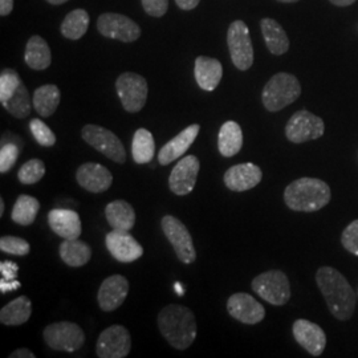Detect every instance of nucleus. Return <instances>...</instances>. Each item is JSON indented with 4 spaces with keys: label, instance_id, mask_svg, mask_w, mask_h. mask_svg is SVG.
I'll return each mask as SVG.
<instances>
[{
    "label": "nucleus",
    "instance_id": "obj_49",
    "mask_svg": "<svg viewBox=\"0 0 358 358\" xmlns=\"http://www.w3.org/2000/svg\"><path fill=\"white\" fill-rule=\"evenodd\" d=\"M48 3H51L53 6H60V4H64L68 0H47Z\"/></svg>",
    "mask_w": 358,
    "mask_h": 358
},
{
    "label": "nucleus",
    "instance_id": "obj_43",
    "mask_svg": "<svg viewBox=\"0 0 358 358\" xmlns=\"http://www.w3.org/2000/svg\"><path fill=\"white\" fill-rule=\"evenodd\" d=\"M20 287H22V284L17 282V280H6V279H3V278H1V280H0V291H1V294L13 292V291L19 289Z\"/></svg>",
    "mask_w": 358,
    "mask_h": 358
},
{
    "label": "nucleus",
    "instance_id": "obj_23",
    "mask_svg": "<svg viewBox=\"0 0 358 358\" xmlns=\"http://www.w3.org/2000/svg\"><path fill=\"white\" fill-rule=\"evenodd\" d=\"M194 75L201 90L213 92L217 88L223 76V66L220 62L213 57L199 56L195 60Z\"/></svg>",
    "mask_w": 358,
    "mask_h": 358
},
{
    "label": "nucleus",
    "instance_id": "obj_50",
    "mask_svg": "<svg viewBox=\"0 0 358 358\" xmlns=\"http://www.w3.org/2000/svg\"><path fill=\"white\" fill-rule=\"evenodd\" d=\"M4 214V201L0 199V217Z\"/></svg>",
    "mask_w": 358,
    "mask_h": 358
},
{
    "label": "nucleus",
    "instance_id": "obj_18",
    "mask_svg": "<svg viewBox=\"0 0 358 358\" xmlns=\"http://www.w3.org/2000/svg\"><path fill=\"white\" fill-rule=\"evenodd\" d=\"M129 294V282L121 275H112L103 280L99 294V307L103 312H113L121 307Z\"/></svg>",
    "mask_w": 358,
    "mask_h": 358
},
{
    "label": "nucleus",
    "instance_id": "obj_26",
    "mask_svg": "<svg viewBox=\"0 0 358 358\" xmlns=\"http://www.w3.org/2000/svg\"><path fill=\"white\" fill-rule=\"evenodd\" d=\"M260 28L266 45L272 55L280 56L289 50V38L287 36L284 28L276 20L271 17H264L260 22Z\"/></svg>",
    "mask_w": 358,
    "mask_h": 358
},
{
    "label": "nucleus",
    "instance_id": "obj_33",
    "mask_svg": "<svg viewBox=\"0 0 358 358\" xmlns=\"http://www.w3.org/2000/svg\"><path fill=\"white\" fill-rule=\"evenodd\" d=\"M1 105L10 115L19 120H23L31 115L34 101L29 97V93L24 83H22L16 90H13V94L6 101L1 103Z\"/></svg>",
    "mask_w": 358,
    "mask_h": 358
},
{
    "label": "nucleus",
    "instance_id": "obj_44",
    "mask_svg": "<svg viewBox=\"0 0 358 358\" xmlns=\"http://www.w3.org/2000/svg\"><path fill=\"white\" fill-rule=\"evenodd\" d=\"M199 1L201 0H176L177 6L183 11H192L194 8H196Z\"/></svg>",
    "mask_w": 358,
    "mask_h": 358
},
{
    "label": "nucleus",
    "instance_id": "obj_24",
    "mask_svg": "<svg viewBox=\"0 0 358 358\" xmlns=\"http://www.w3.org/2000/svg\"><path fill=\"white\" fill-rule=\"evenodd\" d=\"M243 131L238 122L227 121L222 125L217 136L219 153L226 158L234 157L242 150Z\"/></svg>",
    "mask_w": 358,
    "mask_h": 358
},
{
    "label": "nucleus",
    "instance_id": "obj_6",
    "mask_svg": "<svg viewBox=\"0 0 358 358\" xmlns=\"http://www.w3.org/2000/svg\"><path fill=\"white\" fill-rule=\"evenodd\" d=\"M83 140L115 164H125L127 152L113 131L99 125H85L81 130Z\"/></svg>",
    "mask_w": 358,
    "mask_h": 358
},
{
    "label": "nucleus",
    "instance_id": "obj_34",
    "mask_svg": "<svg viewBox=\"0 0 358 358\" xmlns=\"http://www.w3.org/2000/svg\"><path fill=\"white\" fill-rule=\"evenodd\" d=\"M38 210L40 203L36 198L31 195H20L13 205L11 217L19 226H31L36 219Z\"/></svg>",
    "mask_w": 358,
    "mask_h": 358
},
{
    "label": "nucleus",
    "instance_id": "obj_5",
    "mask_svg": "<svg viewBox=\"0 0 358 358\" xmlns=\"http://www.w3.org/2000/svg\"><path fill=\"white\" fill-rule=\"evenodd\" d=\"M252 289L272 306H284L291 299V284L287 275L279 269L260 273L252 280Z\"/></svg>",
    "mask_w": 358,
    "mask_h": 358
},
{
    "label": "nucleus",
    "instance_id": "obj_17",
    "mask_svg": "<svg viewBox=\"0 0 358 358\" xmlns=\"http://www.w3.org/2000/svg\"><path fill=\"white\" fill-rule=\"evenodd\" d=\"M292 332L299 345L303 346L313 357H319L325 350L327 336L317 324L306 319H300L294 321Z\"/></svg>",
    "mask_w": 358,
    "mask_h": 358
},
{
    "label": "nucleus",
    "instance_id": "obj_27",
    "mask_svg": "<svg viewBox=\"0 0 358 358\" xmlns=\"http://www.w3.org/2000/svg\"><path fill=\"white\" fill-rule=\"evenodd\" d=\"M24 60L31 69L44 71L52 63L51 48L41 36H32L28 40Z\"/></svg>",
    "mask_w": 358,
    "mask_h": 358
},
{
    "label": "nucleus",
    "instance_id": "obj_13",
    "mask_svg": "<svg viewBox=\"0 0 358 358\" xmlns=\"http://www.w3.org/2000/svg\"><path fill=\"white\" fill-rule=\"evenodd\" d=\"M131 350V337L122 325H112L101 332L96 353L100 358H125Z\"/></svg>",
    "mask_w": 358,
    "mask_h": 358
},
{
    "label": "nucleus",
    "instance_id": "obj_10",
    "mask_svg": "<svg viewBox=\"0 0 358 358\" xmlns=\"http://www.w3.org/2000/svg\"><path fill=\"white\" fill-rule=\"evenodd\" d=\"M325 131V124L319 115L308 110L296 112L285 127V136L288 141L294 143H304L322 137Z\"/></svg>",
    "mask_w": 358,
    "mask_h": 358
},
{
    "label": "nucleus",
    "instance_id": "obj_48",
    "mask_svg": "<svg viewBox=\"0 0 358 358\" xmlns=\"http://www.w3.org/2000/svg\"><path fill=\"white\" fill-rule=\"evenodd\" d=\"M174 288H176V291H177V294H178L179 296H182V294H185V289H183V287H182L180 282H176Z\"/></svg>",
    "mask_w": 358,
    "mask_h": 358
},
{
    "label": "nucleus",
    "instance_id": "obj_36",
    "mask_svg": "<svg viewBox=\"0 0 358 358\" xmlns=\"http://www.w3.org/2000/svg\"><path fill=\"white\" fill-rule=\"evenodd\" d=\"M29 130L38 145L44 148H51L56 143V136L52 131L47 124H44L41 120L34 118L29 121Z\"/></svg>",
    "mask_w": 358,
    "mask_h": 358
},
{
    "label": "nucleus",
    "instance_id": "obj_12",
    "mask_svg": "<svg viewBox=\"0 0 358 358\" xmlns=\"http://www.w3.org/2000/svg\"><path fill=\"white\" fill-rule=\"evenodd\" d=\"M97 29L105 38L122 43H133L141 36L140 26L121 13H106L99 16Z\"/></svg>",
    "mask_w": 358,
    "mask_h": 358
},
{
    "label": "nucleus",
    "instance_id": "obj_30",
    "mask_svg": "<svg viewBox=\"0 0 358 358\" xmlns=\"http://www.w3.org/2000/svg\"><path fill=\"white\" fill-rule=\"evenodd\" d=\"M60 99H62V93L59 88L53 84H47L35 90L32 101L38 115L51 117L56 112L60 103Z\"/></svg>",
    "mask_w": 358,
    "mask_h": 358
},
{
    "label": "nucleus",
    "instance_id": "obj_32",
    "mask_svg": "<svg viewBox=\"0 0 358 358\" xmlns=\"http://www.w3.org/2000/svg\"><path fill=\"white\" fill-rule=\"evenodd\" d=\"M90 27V15L83 10H73L68 13L62 23L60 31L64 38L69 40H78L83 38Z\"/></svg>",
    "mask_w": 358,
    "mask_h": 358
},
{
    "label": "nucleus",
    "instance_id": "obj_3",
    "mask_svg": "<svg viewBox=\"0 0 358 358\" xmlns=\"http://www.w3.org/2000/svg\"><path fill=\"white\" fill-rule=\"evenodd\" d=\"M332 196L328 183L317 178L296 179L284 192V202L291 210L315 213L329 203Z\"/></svg>",
    "mask_w": 358,
    "mask_h": 358
},
{
    "label": "nucleus",
    "instance_id": "obj_20",
    "mask_svg": "<svg viewBox=\"0 0 358 358\" xmlns=\"http://www.w3.org/2000/svg\"><path fill=\"white\" fill-rule=\"evenodd\" d=\"M77 183L87 192L99 194L106 192L113 182V176L106 167L88 162L77 169Z\"/></svg>",
    "mask_w": 358,
    "mask_h": 358
},
{
    "label": "nucleus",
    "instance_id": "obj_31",
    "mask_svg": "<svg viewBox=\"0 0 358 358\" xmlns=\"http://www.w3.org/2000/svg\"><path fill=\"white\" fill-rule=\"evenodd\" d=\"M155 154V142L153 134L148 129H138L131 142V155L136 164L143 165L152 162Z\"/></svg>",
    "mask_w": 358,
    "mask_h": 358
},
{
    "label": "nucleus",
    "instance_id": "obj_4",
    "mask_svg": "<svg viewBox=\"0 0 358 358\" xmlns=\"http://www.w3.org/2000/svg\"><path fill=\"white\" fill-rule=\"evenodd\" d=\"M301 94V85L297 77L291 73H276L266 84L262 101L268 112H279L294 103Z\"/></svg>",
    "mask_w": 358,
    "mask_h": 358
},
{
    "label": "nucleus",
    "instance_id": "obj_8",
    "mask_svg": "<svg viewBox=\"0 0 358 358\" xmlns=\"http://www.w3.org/2000/svg\"><path fill=\"white\" fill-rule=\"evenodd\" d=\"M44 341L47 345L57 352L73 353L85 343L83 329L71 321H60L48 325L44 329Z\"/></svg>",
    "mask_w": 358,
    "mask_h": 358
},
{
    "label": "nucleus",
    "instance_id": "obj_28",
    "mask_svg": "<svg viewBox=\"0 0 358 358\" xmlns=\"http://www.w3.org/2000/svg\"><path fill=\"white\" fill-rule=\"evenodd\" d=\"M60 257L66 266L78 268L90 262L92 248L80 239H64V242L60 244Z\"/></svg>",
    "mask_w": 358,
    "mask_h": 358
},
{
    "label": "nucleus",
    "instance_id": "obj_51",
    "mask_svg": "<svg viewBox=\"0 0 358 358\" xmlns=\"http://www.w3.org/2000/svg\"><path fill=\"white\" fill-rule=\"evenodd\" d=\"M278 1H282V3H297L299 0H278Z\"/></svg>",
    "mask_w": 358,
    "mask_h": 358
},
{
    "label": "nucleus",
    "instance_id": "obj_41",
    "mask_svg": "<svg viewBox=\"0 0 358 358\" xmlns=\"http://www.w3.org/2000/svg\"><path fill=\"white\" fill-rule=\"evenodd\" d=\"M142 7L148 15L154 17H161L167 13L169 0H141Z\"/></svg>",
    "mask_w": 358,
    "mask_h": 358
},
{
    "label": "nucleus",
    "instance_id": "obj_14",
    "mask_svg": "<svg viewBox=\"0 0 358 358\" xmlns=\"http://www.w3.org/2000/svg\"><path fill=\"white\" fill-rule=\"evenodd\" d=\"M199 159L195 155H186L174 166L169 177V187L176 195H187L194 190L198 173H199Z\"/></svg>",
    "mask_w": 358,
    "mask_h": 358
},
{
    "label": "nucleus",
    "instance_id": "obj_25",
    "mask_svg": "<svg viewBox=\"0 0 358 358\" xmlns=\"http://www.w3.org/2000/svg\"><path fill=\"white\" fill-rule=\"evenodd\" d=\"M105 217L112 230L130 231L136 224V213L127 201H115L105 207Z\"/></svg>",
    "mask_w": 358,
    "mask_h": 358
},
{
    "label": "nucleus",
    "instance_id": "obj_39",
    "mask_svg": "<svg viewBox=\"0 0 358 358\" xmlns=\"http://www.w3.org/2000/svg\"><path fill=\"white\" fill-rule=\"evenodd\" d=\"M0 250L10 255L26 256L29 254L31 245L27 241L17 236H1Z\"/></svg>",
    "mask_w": 358,
    "mask_h": 358
},
{
    "label": "nucleus",
    "instance_id": "obj_46",
    "mask_svg": "<svg viewBox=\"0 0 358 358\" xmlns=\"http://www.w3.org/2000/svg\"><path fill=\"white\" fill-rule=\"evenodd\" d=\"M13 8V0H0V15L7 16Z\"/></svg>",
    "mask_w": 358,
    "mask_h": 358
},
{
    "label": "nucleus",
    "instance_id": "obj_22",
    "mask_svg": "<svg viewBox=\"0 0 358 358\" xmlns=\"http://www.w3.org/2000/svg\"><path fill=\"white\" fill-rule=\"evenodd\" d=\"M48 224L52 231L63 239H78L83 231L80 215L68 208L51 210L48 214Z\"/></svg>",
    "mask_w": 358,
    "mask_h": 358
},
{
    "label": "nucleus",
    "instance_id": "obj_15",
    "mask_svg": "<svg viewBox=\"0 0 358 358\" xmlns=\"http://www.w3.org/2000/svg\"><path fill=\"white\" fill-rule=\"evenodd\" d=\"M105 244L110 255L121 263H133L143 255V248L129 231L112 230L105 238Z\"/></svg>",
    "mask_w": 358,
    "mask_h": 358
},
{
    "label": "nucleus",
    "instance_id": "obj_38",
    "mask_svg": "<svg viewBox=\"0 0 358 358\" xmlns=\"http://www.w3.org/2000/svg\"><path fill=\"white\" fill-rule=\"evenodd\" d=\"M22 146H17L16 142H1L0 149V173L6 174L13 169L15 162L19 158Z\"/></svg>",
    "mask_w": 358,
    "mask_h": 358
},
{
    "label": "nucleus",
    "instance_id": "obj_29",
    "mask_svg": "<svg viewBox=\"0 0 358 358\" xmlns=\"http://www.w3.org/2000/svg\"><path fill=\"white\" fill-rule=\"evenodd\" d=\"M32 313V303L27 296H20L8 303L0 310V322L4 325H22L29 320Z\"/></svg>",
    "mask_w": 358,
    "mask_h": 358
},
{
    "label": "nucleus",
    "instance_id": "obj_42",
    "mask_svg": "<svg viewBox=\"0 0 358 358\" xmlns=\"http://www.w3.org/2000/svg\"><path fill=\"white\" fill-rule=\"evenodd\" d=\"M17 271H19V266L11 260H4L0 263V272H1L3 279H6V280H16Z\"/></svg>",
    "mask_w": 358,
    "mask_h": 358
},
{
    "label": "nucleus",
    "instance_id": "obj_11",
    "mask_svg": "<svg viewBox=\"0 0 358 358\" xmlns=\"http://www.w3.org/2000/svg\"><path fill=\"white\" fill-rule=\"evenodd\" d=\"M162 230L171 243L179 260L185 264H192L196 259V251L194 247L192 235L186 226L173 215H165L161 222Z\"/></svg>",
    "mask_w": 358,
    "mask_h": 358
},
{
    "label": "nucleus",
    "instance_id": "obj_47",
    "mask_svg": "<svg viewBox=\"0 0 358 358\" xmlns=\"http://www.w3.org/2000/svg\"><path fill=\"white\" fill-rule=\"evenodd\" d=\"M329 1L338 7H348V6L353 4L356 0H329Z\"/></svg>",
    "mask_w": 358,
    "mask_h": 358
},
{
    "label": "nucleus",
    "instance_id": "obj_45",
    "mask_svg": "<svg viewBox=\"0 0 358 358\" xmlns=\"http://www.w3.org/2000/svg\"><path fill=\"white\" fill-rule=\"evenodd\" d=\"M10 358H35V353L32 352V350H29V349H26V348H22V349H16L13 353H11Z\"/></svg>",
    "mask_w": 358,
    "mask_h": 358
},
{
    "label": "nucleus",
    "instance_id": "obj_2",
    "mask_svg": "<svg viewBox=\"0 0 358 358\" xmlns=\"http://www.w3.org/2000/svg\"><path fill=\"white\" fill-rule=\"evenodd\" d=\"M158 328L167 343L176 349L186 350L196 337V319L192 309L170 304L158 315Z\"/></svg>",
    "mask_w": 358,
    "mask_h": 358
},
{
    "label": "nucleus",
    "instance_id": "obj_37",
    "mask_svg": "<svg viewBox=\"0 0 358 358\" xmlns=\"http://www.w3.org/2000/svg\"><path fill=\"white\" fill-rule=\"evenodd\" d=\"M22 78L16 71L11 68H6L0 73V103L6 101L11 94L13 90H16L22 84Z\"/></svg>",
    "mask_w": 358,
    "mask_h": 358
},
{
    "label": "nucleus",
    "instance_id": "obj_19",
    "mask_svg": "<svg viewBox=\"0 0 358 358\" xmlns=\"http://www.w3.org/2000/svg\"><path fill=\"white\" fill-rule=\"evenodd\" d=\"M262 178V169L252 162H247L230 167L224 174V185L231 192H243L254 189Z\"/></svg>",
    "mask_w": 358,
    "mask_h": 358
},
{
    "label": "nucleus",
    "instance_id": "obj_35",
    "mask_svg": "<svg viewBox=\"0 0 358 358\" xmlns=\"http://www.w3.org/2000/svg\"><path fill=\"white\" fill-rule=\"evenodd\" d=\"M45 174V165L41 159H29L23 166L19 169L17 179L23 185H34L38 183Z\"/></svg>",
    "mask_w": 358,
    "mask_h": 358
},
{
    "label": "nucleus",
    "instance_id": "obj_9",
    "mask_svg": "<svg viewBox=\"0 0 358 358\" xmlns=\"http://www.w3.org/2000/svg\"><path fill=\"white\" fill-rule=\"evenodd\" d=\"M231 60L239 71H247L254 64V48L248 27L243 20H235L227 31Z\"/></svg>",
    "mask_w": 358,
    "mask_h": 358
},
{
    "label": "nucleus",
    "instance_id": "obj_7",
    "mask_svg": "<svg viewBox=\"0 0 358 358\" xmlns=\"http://www.w3.org/2000/svg\"><path fill=\"white\" fill-rule=\"evenodd\" d=\"M115 90L124 109L129 113H137L148 100V81L138 73L125 72L117 78Z\"/></svg>",
    "mask_w": 358,
    "mask_h": 358
},
{
    "label": "nucleus",
    "instance_id": "obj_21",
    "mask_svg": "<svg viewBox=\"0 0 358 358\" xmlns=\"http://www.w3.org/2000/svg\"><path fill=\"white\" fill-rule=\"evenodd\" d=\"M201 127L198 124H192L190 127L183 129L178 136L167 142L166 145L158 152V162L164 166L170 165L179 157L189 150L192 142L196 140Z\"/></svg>",
    "mask_w": 358,
    "mask_h": 358
},
{
    "label": "nucleus",
    "instance_id": "obj_1",
    "mask_svg": "<svg viewBox=\"0 0 358 358\" xmlns=\"http://www.w3.org/2000/svg\"><path fill=\"white\" fill-rule=\"evenodd\" d=\"M316 282L333 316L340 321L349 320L356 310V292L345 276L332 267H321Z\"/></svg>",
    "mask_w": 358,
    "mask_h": 358
},
{
    "label": "nucleus",
    "instance_id": "obj_16",
    "mask_svg": "<svg viewBox=\"0 0 358 358\" xmlns=\"http://www.w3.org/2000/svg\"><path fill=\"white\" fill-rule=\"evenodd\" d=\"M227 310L231 317L243 324L254 325L266 317V309L251 294H234L227 301Z\"/></svg>",
    "mask_w": 358,
    "mask_h": 358
},
{
    "label": "nucleus",
    "instance_id": "obj_40",
    "mask_svg": "<svg viewBox=\"0 0 358 358\" xmlns=\"http://www.w3.org/2000/svg\"><path fill=\"white\" fill-rule=\"evenodd\" d=\"M341 243L346 251L358 256V219L353 220L341 235Z\"/></svg>",
    "mask_w": 358,
    "mask_h": 358
}]
</instances>
